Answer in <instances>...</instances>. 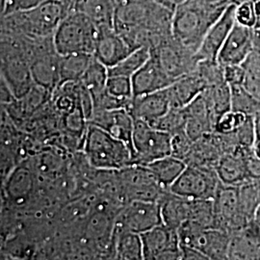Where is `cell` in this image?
Instances as JSON below:
<instances>
[{
  "label": "cell",
  "instance_id": "12",
  "mask_svg": "<svg viewBox=\"0 0 260 260\" xmlns=\"http://www.w3.org/2000/svg\"><path fill=\"white\" fill-rule=\"evenodd\" d=\"M213 205L217 229L232 234L251 223L240 213L238 187L221 184L214 198Z\"/></svg>",
  "mask_w": 260,
  "mask_h": 260
},
{
  "label": "cell",
  "instance_id": "3",
  "mask_svg": "<svg viewBox=\"0 0 260 260\" xmlns=\"http://www.w3.org/2000/svg\"><path fill=\"white\" fill-rule=\"evenodd\" d=\"M83 149L89 164L98 170L118 172L133 164V152L124 142L93 124H88Z\"/></svg>",
  "mask_w": 260,
  "mask_h": 260
},
{
  "label": "cell",
  "instance_id": "27",
  "mask_svg": "<svg viewBox=\"0 0 260 260\" xmlns=\"http://www.w3.org/2000/svg\"><path fill=\"white\" fill-rule=\"evenodd\" d=\"M116 215L113 216L108 210L99 209L92 214L86 225V238L96 243L111 242L115 228Z\"/></svg>",
  "mask_w": 260,
  "mask_h": 260
},
{
  "label": "cell",
  "instance_id": "44",
  "mask_svg": "<svg viewBox=\"0 0 260 260\" xmlns=\"http://www.w3.org/2000/svg\"><path fill=\"white\" fill-rule=\"evenodd\" d=\"M246 163L248 174L251 181L260 180V158L255 155L252 149H249L246 154Z\"/></svg>",
  "mask_w": 260,
  "mask_h": 260
},
{
  "label": "cell",
  "instance_id": "16",
  "mask_svg": "<svg viewBox=\"0 0 260 260\" xmlns=\"http://www.w3.org/2000/svg\"><path fill=\"white\" fill-rule=\"evenodd\" d=\"M135 49L114 28L99 30L93 56L108 69L120 63Z\"/></svg>",
  "mask_w": 260,
  "mask_h": 260
},
{
  "label": "cell",
  "instance_id": "40",
  "mask_svg": "<svg viewBox=\"0 0 260 260\" xmlns=\"http://www.w3.org/2000/svg\"><path fill=\"white\" fill-rule=\"evenodd\" d=\"M235 20L241 25L254 29L255 15L252 1H245L235 5Z\"/></svg>",
  "mask_w": 260,
  "mask_h": 260
},
{
  "label": "cell",
  "instance_id": "5",
  "mask_svg": "<svg viewBox=\"0 0 260 260\" xmlns=\"http://www.w3.org/2000/svg\"><path fill=\"white\" fill-rule=\"evenodd\" d=\"M99 29L93 21L75 10H70L54 33L53 41L59 54H93Z\"/></svg>",
  "mask_w": 260,
  "mask_h": 260
},
{
  "label": "cell",
  "instance_id": "23",
  "mask_svg": "<svg viewBox=\"0 0 260 260\" xmlns=\"http://www.w3.org/2000/svg\"><path fill=\"white\" fill-rule=\"evenodd\" d=\"M117 0H71V8L87 16L99 30L114 28Z\"/></svg>",
  "mask_w": 260,
  "mask_h": 260
},
{
  "label": "cell",
  "instance_id": "43",
  "mask_svg": "<svg viewBox=\"0 0 260 260\" xmlns=\"http://www.w3.org/2000/svg\"><path fill=\"white\" fill-rule=\"evenodd\" d=\"M190 1L194 2L208 11L221 14V15L233 4V0H190Z\"/></svg>",
  "mask_w": 260,
  "mask_h": 260
},
{
  "label": "cell",
  "instance_id": "26",
  "mask_svg": "<svg viewBox=\"0 0 260 260\" xmlns=\"http://www.w3.org/2000/svg\"><path fill=\"white\" fill-rule=\"evenodd\" d=\"M112 247L116 259H144L143 242L138 233L114 232Z\"/></svg>",
  "mask_w": 260,
  "mask_h": 260
},
{
  "label": "cell",
  "instance_id": "17",
  "mask_svg": "<svg viewBox=\"0 0 260 260\" xmlns=\"http://www.w3.org/2000/svg\"><path fill=\"white\" fill-rule=\"evenodd\" d=\"M249 149H251L238 147L220 158L215 170L222 184L239 187L251 181L246 163V154Z\"/></svg>",
  "mask_w": 260,
  "mask_h": 260
},
{
  "label": "cell",
  "instance_id": "34",
  "mask_svg": "<svg viewBox=\"0 0 260 260\" xmlns=\"http://www.w3.org/2000/svg\"><path fill=\"white\" fill-rule=\"evenodd\" d=\"M232 89V109L252 117L260 108V100L247 91L243 85L231 86Z\"/></svg>",
  "mask_w": 260,
  "mask_h": 260
},
{
  "label": "cell",
  "instance_id": "29",
  "mask_svg": "<svg viewBox=\"0 0 260 260\" xmlns=\"http://www.w3.org/2000/svg\"><path fill=\"white\" fill-rule=\"evenodd\" d=\"M202 93L215 121H217L223 114L232 109V89L225 81L205 88Z\"/></svg>",
  "mask_w": 260,
  "mask_h": 260
},
{
  "label": "cell",
  "instance_id": "6",
  "mask_svg": "<svg viewBox=\"0 0 260 260\" xmlns=\"http://www.w3.org/2000/svg\"><path fill=\"white\" fill-rule=\"evenodd\" d=\"M132 145L133 164L148 165L172 155V135L143 120H134Z\"/></svg>",
  "mask_w": 260,
  "mask_h": 260
},
{
  "label": "cell",
  "instance_id": "24",
  "mask_svg": "<svg viewBox=\"0 0 260 260\" xmlns=\"http://www.w3.org/2000/svg\"><path fill=\"white\" fill-rule=\"evenodd\" d=\"M192 201L167 191L159 201L163 223L177 231L190 217Z\"/></svg>",
  "mask_w": 260,
  "mask_h": 260
},
{
  "label": "cell",
  "instance_id": "8",
  "mask_svg": "<svg viewBox=\"0 0 260 260\" xmlns=\"http://www.w3.org/2000/svg\"><path fill=\"white\" fill-rule=\"evenodd\" d=\"M221 184L214 168L187 164L170 191L190 200H214Z\"/></svg>",
  "mask_w": 260,
  "mask_h": 260
},
{
  "label": "cell",
  "instance_id": "39",
  "mask_svg": "<svg viewBox=\"0 0 260 260\" xmlns=\"http://www.w3.org/2000/svg\"><path fill=\"white\" fill-rule=\"evenodd\" d=\"M233 133L238 147L252 149L255 141V132L252 117H248L241 126H239Z\"/></svg>",
  "mask_w": 260,
  "mask_h": 260
},
{
  "label": "cell",
  "instance_id": "30",
  "mask_svg": "<svg viewBox=\"0 0 260 260\" xmlns=\"http://www.w3.org/2000/svg\"><path fill=\"white\" fill-rule=\"evenodd\" d=\"M239 209L242 216L248 221H254L256 210L260 204V189L258 180L250 181L238 187Z\"/></svg>",
  "mask_w": 260,
  "mask_h": 260
},
{
  "label": "cell",
  "instance_id": "20",
  "mask_svg": "<svg viewBox=\"0 0 260 260\" xmlns=\"http://www.w3.org/2000/svg\"><path fill=\"white\" fill-rule=\"evenodd\" d=\"M36 185V175L33 169L21 164L10 172L4 181V192L11 204L21 205L27 203Z\"/></svg>",
  "mask_w": 260,
  "mask_h": 260
},
{
  "label": "cell",
  "instance_id": "9",
  "mask_svg": "<svg viewBox=\"0 0 260 260\" xmlns=\"http://www.w3.org/2000/svg\"><path fill=\"white\" fill-rule=\"evenodd\" d=\"M162 223L159 202L131 201L120 207L117 212L114 232L143 234Z\"/></svg>",
  "mask_w": 260,
  "mask_h": 260
},
{
  "label": "cell",
  "instance_id": "18",
  "mask_svg": "<svg viewBox=\"0 0 260 260\" xmlns=\"http://www.w3.org/2000/svg\"><path fill=\"white\" fill-rule=\"evenodd\" d=\"M171 109L167 88L154 93L134 96L128 111L134 120H143L153 123Z\"/></svg>",
  "mask_w": 260,
  "mask_h": 260
},
{
  "label": "cell",
  "instance_id": "13",
  "mask_svg": "<svg viewBox=\"0 0 260 260\" xmlns=\"http://www.w3.org/2000/svg\"><path fill=\"white\" fill-rule=\"evenodd\" d=\"M255 32L253 28L235 22L217 61L223 67L242 65L255 48Z\"/></svg>",
  "mask_w": 260,
  "mask_h": 260
},
{
  "label": "cell",
  "instance_id": "15",
  "mask_svg": "<svg viewBox=\"0 0 260 260\" xmlns=\"http://www.w3.org/2000/svg\"><path fill=\"white\" fill-rule=\"evenodd\" d=\"M88 124H93L107 131L112 136L124 142L133 152L132 136L134 118L125 108L93 111Z\"/></svg>",
  "mask_w": 260,
  "mask_h": 260
},
{
  "label": "cell",
  "instance_id": "22",
  "mask_svg": "<svg viewBox=\"0 0 260 260\" xmlns=\"http://www.w3.org/2000/svg\"><path fill=\"white\" fill-rule=\"evenodd\" d=\"M205 88L206 82L196 69L190 74L183 75L167 87L171 108H184L203 93Z\"/></svg>",
  "mask_w": 260,
  "mask_h": 260
},
{
  "label": "cell",
  "instance_id": "48",
  "mask_svg": "<svg viewBox=\"0 0 260 260\" xmlns=\"http://www.w3.org/2000/svg\"><path fill=\"white\" fill-rule=\"evenodd\" d=\"M252 3H253V10L255 15L254 30L260 31V0H252Z\"/></svg>",
  "mask_w": 260,
  "mask_h": 260
},
{
  "label": "cell",
  "instance_id": "7",
  "mask_svg": "<svg viewBox=\"0 0 260 260\" xmlns=\"http://www.w3.org/2000/svg\"><path fill=\"white\" fill-rule=\"evenodd\" d=\"M119 172V181L124 204L131 201L159 202L169 191L159 184L149 168L131 164Z\"/></svg>",
  "mask_w": 260,
  "mask_h": 260
},
{
  "label": "cell",
  "instance_id": "37",
  "mask_svg": "<svg viewBox=\"0 0 260 260\" xmlns=\"http://www.w3.org/2000/svg\"><path fill=\"white\" fill-rule=\"evenodd\" d=\"M249 116L240 113V112L233 111L230 110L223 114L215 124V131L220 134H229L233 133L237 129L239 126H241L244 121L247 120Z\"/></svg>",
  "mask_w": 260,
  "mask_h": 260
},
{
  "label": "cell",
  "instance_id": "19",
  "mask_svg": "<svg viewBox=\"0 0 260 260\" xmlns=\"http://www.w3.org/2000/svg\"><path fill=\"white\" fill-rule=\"evenodd\" d=\"M131 80L133 98L163 90L175 82L163 71L156 59L151 55L145 65L131 77Z\"/></svg>",
  "mask_w": 260,
  "mask_h": 260
},
{
  "label": "cell",
  "instance_id": "31",
  "mask_svg": "<svg viewBox=\"0 0 260 260\" xmlns=\"http://www.w3.org/2000/svg\"><path fill=\"white\" fill-rule=\"evenodd\" d=\"M150 57L149 47H140L122 59L120 63L108 69L109 75H121L132 77Z\"/></svg>",
  "mask_w": 260,
  "mask_h": 260
},
{
  "label": "cell",
  "instance_id": "33",
  "mask_svg": "<svg viewBox=\"0 0 260 260\" xmlns=\"http://www.w3.org/2000/svg\"><path fill=\"white\" fill-rule=\"evenodd\" d=\"M244 69V88L260 100V50L254 48L251 55L242 64Z\"/></svg>",
  "mask_w": 260,
  "mask_h": 260
},
{
  "label": "cell",
  "instance_id": "36",
  "mask_svg": "<svg viewBox=\"0 0 260 260\" xmlns=\"http://www.w3.org/2000/svg\"><path fill=\"white\" fill-rule=\"evenodd\" d=\"M106 90L112 95L120 99H133V87L130 77L121 75H109L106 84Z\"/></svg>",
  "mask_w": 260,
  "mask_h": 260
},
{
  "label": "cell",
  "instance_id": "25",
  "mask_svg": "<svg viewBox=\"0 0 260 260\" xmlns=\"http://www.w3.org/2000/svg\"><path fill=\"white\" fill-rule=\"evenodd\" d=\"M145 166L149 168L152 175L157 179L159 184L170 191V188L185 170L187 164L180 158L169 155L157 159Z\"/></svg>",
  "mask_w": 260,
  "mask_h": 260
},
{
  "label": "cell",
  "instance_id": "50",
  "mask_svg": "<svg viewBox=\"0 0 260 260\" xmlns=\"http://www.w3.org/2000/svg\"><path fill=\"white\" fill-rule=\"evenodd\" d=\"M259 228H260V225H259Z\"/></svg>",
  "mask_w": 260,
  "mask_h": 260
},
{
  "label": "cell",
  "instance_id": "1",
  "mask_svg": "<svg viewBox=\"0 0 260 260\" xmlns=\"http://www.w3.org/2000/svg\"><path fill=\"white\" fill-rule=\"evenodd\" d=\"M173 15L156 0L119 3L114 29L134 49H151L172 36Z\"/></svg>",
  "mask_w": 260,
  "mask_h": 260
},
{
  "label": "cell",
  "instance_id": "32",
  "mask_svg": "<svg viewBox=\"0 0 260 260\" xmlns=\"http://www.w3.org/2000/svg\"><path fill=\"white\" fill-rule=\"evenodd\" d=\"M108 77V68L103 65L93 56L92 62L86 70L80 81L90 91L92 96H93L106 89Z\"/></svg>",
  "mask_w": 260,
  "mask_h": 260
},
{
  "label": "cell",
  "instance_id": "28",
  "mask_svg": "<svg viewBox=\"0 0 260 260\" xmlns=\"http://www.w3.org/2000/svg\"><path fill=\"white\" fill-rule=\"evenodd\" d=\"M93 58V54L89 53H70L65 55L60 54L59 85L67 82L80 81Z\"/></svg>",
  "mask_w": 260,
  "mask_h": 260
},
{
  "label": "cell",
  "instance_id": "2",
  "mask_svg": "<svg viewBox=\"0 0 260 260\" xmlns=\"http://www.w3.org/2000/svg\"><path fill=\"white\" fill-rule=\"evenodd\" d=\"M71 0H44L30 9L1 16V31L28 38L53 37Z\"/></svg>",
  "mask_w": 260,
  "mask_h": 260
},
{
  "label": "cell",
  "instance_id": "42",
  "mask_svg": "<svg viewBox=\"0 0 260 260\" xmlns=\"http://www.w3.org/2000/svg\"><path fill=\"white\" fill-rule=\"evenodd\" d=\"M224 80L230 86L242 85L244 79V69L242 65H231L223 67Z\"/></svg>",
  "mask_w": 260,
  "mask_h": 260
},
{
  "label": "cell",
  "instance_id": "4",
  "mask_svg": "<svg viewBox=\"0 0 260 260\" xmlns=\"http://www.w3.org/2000/svg\"><path fill=\"white\" fill-rule=\"evenodd\" d=\"M222 15L187 0L174 11L172 35L181 46L196 54L206 33Z\"/></svg>",
  "mask_w": 260,
  "mask_h": 260
},
{
  "label": "cell",
  "instance_id": "47",
  "mask_svg": "<svg viewBox=\"0 0 260 260\" xmlns=\"http://www.w3.org/2000/svg\"><path fill=\"white\" fill-rule=\"evenodd\" d=\"M156 1L164 7L174 12L178 6L183 4L187 0H156Z\"/></svg>",
  "mask_w": 260,
  "mask_h": 260
},
{
  "label": "cell",
  "instance_id": "11",
  "mask_svg": "<svg viewBox=\"0 0 260 260\" xmlns=\"http://www.w3.org/2000/svg\"><path fill=\"white\" fill-rule=\"evenodd\" d=\"M144 259H181L177 230L162 223L141 234Z\"/></svg>",
  "mask_w": 260,
  "mask_h": 260
},
{
  "label": "cell",
  "instance_id": "35",
  "mask_svg": "<svg viewBox=\"0 0 260 260\" xmlns=\"http://www.w3.org/2000/svg\"><path fill=\"white\" fill-rule=\"evenodd\" d=\"M185 124L186 114L184 108H171L163 117L151 123L152 126L156 127L158 129L166 131L171 135L185 130Z\"/></svg>",
  "mask_w": 260,
  "mask_h": 260
},
{
  "label": "cell",
  "instance_id": "45",
  "mask_svg": "<svg viewBox=\"0 0 260 260\" xmlns=\"http://www.w3.org/2000/svg\"><path fill=\"white\" fill-rule=\"evenodd\" d=\"M181 259L185 260H209L203 251L196 249L194 247L180 245Z\"/></svg>",
  "mask_w": 260,
  "mask_h": 260
},
{
  "label": "cell",
  "instance_id": "14",
  "mask_svg": "<svg viewBox=\"0 0 260 260\" xmlns=\"http://www.w3.org/2000/svg\"><path fill=\"white\" fill-rule=\"evenodd\" d=\"M235 4L231 5L208 30L196 53L198 62L217 61L223 44L235 24Z\"/></svg>",
  "mask_w": 260,
  "mask_h": 260
},
{
  "label": "cell",
  "instance_id": "21",
  "mask_svg": "<svg viewBox=\"0 0 260 260\" xmlns=\"http://www.w3.org/2000/svg\"><path fill=\"white\" fill-rule=\"evenodd\" d=\"M229 259H260V228L254 221L231 234Z\"/></svg>",
  "mask_w": 260,
  "mask_h": 260
},
{
  "label": "cell",
  "instance_id": "41",
  "mask_svg": "<svg viewBox=\"0 0 260 260\" xmlns=\"http://www.w3.org/2000/svg\"><path fill=\"white\" fill-rule=\"evenodd\" d=\"M44 0H1V16L30 9Z\"/></svg>",
  "mask_w": 260,
  "mask_h": 260
},
{
  "label": "cell",
  "instance_id": "49",
  "mask_svg": "<svg viewBox=\"0 0 260 260\" xmlns=\"http://www.w3.org/2000/svg\"><path fill=\"white\" fill-rule=\"evenodd\" d=\"M118 3H128V2H138V1H148V0H117Z\"/></svg>",
  "mask_w": 260,
  "mask_h": 260
},
{
  "label": "cell",
  "instance_id": "46",
  "mask_svg": "<svg viewBox=\"0 0 260 260\" xmlns=\"http://www.w3.org/2000/svg\"><path fill=\"white\" fill-rule=\"evenodd\" d=\"M253 124H254V132H255V141L252 147V150L260 158V108L257 112L252 116Z\"/></svg>",
  "mask_w": 260,
  "mask_h": 260
},
{
  "label": "cell",
  "instance_id": "38",
  "mask_svg": "<svg viewBox=\"0 0 260 260\" xmlns=\"http://www.w3.org/2000/svg\"><path fill=\"white\" fill-rule=\"evenodd\" d=\"M193 144L194 141L188 136L185 130L172 135V155L185 161L192 149Z\"/></svg>",
  "mask_w": 260,
  "mask_h": 260
},
{
  "label": "cell",
  "instance_id": "10",
  "mask_svg": "<svg viewBox=\"0 0 260 260\" xmlns=\"http://www.w3.org/2000/svg\"><path fill=\"white\" fill-rule=\"evenodd\" d=\"M150 55L156 59L163 71L174 81L193 72L199 63L195 53L181 46L173 35L151 48Z\"/></svg>",
  "mask_w": 260,
  "mask_h": 260
}]
</instances>
